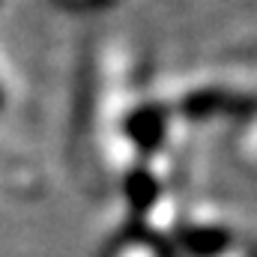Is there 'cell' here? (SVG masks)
I'll return each mask as SVG.
<instances>
[{"label": "cell", "mask_w": 257, "mask_h": 257, "mask_svg": "<svg viewBox=\"0 0 257 257\" xmlns=\"http://www.w3.org/2000/svg\"><path fill=\"white\" fill-rule=\"evenodd\" d=\"M180 117L186 120H209V117H218V114H236V117H248L251 114V99L248 96H230L227 90L221 87H200V90H192L189 96L180 99L177 105Z\"/></svg>", "instance_id": "1"}, {"label": "cell", "mask_w": 257, "mask_h": 257, "mask_svg": "<svg viewBox=\"0 0 257 257\" xmlns=\"http://www.w3.org/2000/svg\"><path fill=\"white\" fill-rule=\"evenodd\" d=\"M165 135H168V108L165 105L147 102V105H138L126 117V138L144 156L159 153L165 144Z\"/></svg>", "instance_id": "2"}, {"label": "cell", "mask_w": 257, "mask_h": 257, "mask_svg": "<svg viewBox=\"0 0 257 257\" xmlns=\"http://www.w3.org/2000/svg\"><path fill=\"white\" fill-rule=\"evenodd\" d=\"M233 245V233L221 224H189L180 230V248L189 257H218Z\"/></svg>", "instance_id": "3"}, {"label": "cell", "mask_w": 257, "mask_h": 257, "mask_svg": "<svg viewBox=\"0 0 257 257\" xmlns=\"http://www.w3.org/2000/svg\"><path fill=\"white\" fill-rule=\"evenodd\" d=\"M123 192H126V200H128V206H132V212L135 215H147L156 206V200L162 197V183H159V177L150 168L138 165V168H132L126 174Z\"/></svg>", "instance_id": "4"}, {"label": "cell", "mask_w": 257, "mask_h": 257, "mask_svg": "<svg viewBox=\"0 0 257 257\" xmlns=\"http://www.w3.org/2000/svg\"><path fill=\"white\" fill-rule=\"evenodd\" d=\"M0 108H3V90H0Z\"/></svg>", "instance_id": "5"}]
</instances>
